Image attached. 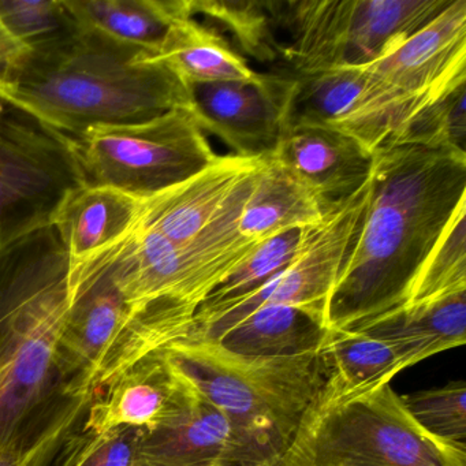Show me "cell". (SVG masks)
<instances>
[{
  "label": "cell",
  "instance_id": "6da1fadb",
  "mask_svg": "<svg viewBox=\"0 0 466 466\" xmlns=\"http://www.w3.org/2000/svg\"><path fill=\"white\" fill-rule=\"evenodd\" d=\"M463 204L466 159L420 147L373 152L370 200L329 296L327 329H359L402 307Z\"/></svg>",
  "mask_w": 466,
  "mask_h": 466
},
{
  "label": "cell",
  "instance_id": "7a4b0ae2",
  "mask_svg": "<svg viewBox=\"0 0 466 466\" xmlns=\"http://www.w3.org/2000/svg\"><path fill=\"white\" fill-rule=\"evenodd\" d=\"M4 95L73 140L190 108L187 84L157 53L86 26L29 53Z\"/></svg>",
  "mask_w": 466,
  "mask_h": 466
},
{
  "label": "cell",
  "instance_id": "3957f363",
  "mask_svg": "<svg viewBox=\"0 0 466 466\" xmlns=\"http://www.w3.org/2000/svg\"><path fill=\"white\" fill-rule=\"evenodd\" d=\"M69 274L53 225L0 249V447L50 424L77 400L65 394L58 373Z\"/></svg>",
  "mask_w": 466,
  "mask_h": 466
},
{
  "label": "cell",
  "instance_id": "277c9868",
  "mask_svg": "<svg viewBox=\"0 0 466 466\" xmlns=\"http://www.w3.org/2000/svg\"><path fill=\"white\" fill-rule=\"evenodd\" d=\"M163 351L269 466L277 465L293 441L326 379L319 350L245 359L217 340L187 332Z\"/></svg>",
  "mask_w": 466,
  "mask_h": 466
},
{
  "label": "cell",
  "instance_id": "5b68a950",
  "mask_svg": "<svg viewBox=\"0 0 466 466\" xmlns=\"http://www.w3.org/2000/svg\"><path fill=\"white\" fill-rule=\"evenodd\" d=\"M275 466H466V450L422 430L391 383L349 398L320 389Z\"/></svg>",
  "mask_w": 466,
  "mask_h": 466
},
{
  "label": "cell",
  "instance_id": "8992f818",
  "mask_svg": "<svg viewBox=\"0 0 466 466\" xmlns=\"http://www.w3.org/2000/svg\"><path fill=\"white\" fill-rule=\"evenodd\" d=\"M114 249L70 269V310L58 349L67 397L92 402L162 345L133 313L116 280Z\"/></svg>",
  "mask_w": 466,
  "mask_h": 466
},
{
  "label": "cell",
  "instance_id": "52a82bcc",
  "mask_svg": "<svg viewBox=\"0 0 466 466\" xmlns=\"http://www.w3.org/2000/svg\"><path fill=\"white\" fill-rule=\"evenodd\" d=\"M451 0H279L282 66L293 73L365 66L430 23Z\"/></svg>",
  "mask_w": 466,
  "mask_h": 466
},
{
  "label": "cell",
  "instance_id": "ba28073f",
  "mask_svg": "<svg viewBox=\"0 0 466 466\" xmlns=\"http://www.w3.org/2000/svg\"><path fill=\"white\" fill-rule=\"evenodd\" d=\"M75 147L86 185L138 200L187 181L218 157L190 108L143 124L100 127L76 138Z\"/></svg>",
  "mask_w": 466,
  "mask_h": 466
},
{
  "label": "cell",
  "instance_id": "9c48e42d",
  "mask_svg": "<svg viewBox=\"0 0 466 466\" xmlns=\"http://www.w3.org/2000/svg\"><path fill=\"white\" fill-rule=\"evenodd\" d=\"M83 187L75 140L0 95V249L53 225Z\"/></svg>",
  "mask_w": 466,
  "mask_h": 466
},
{
  "label": "cell",
  "instance_id": "30bf717a",
  "mask_svg": "<svg viewBox=\"0 0 466 466\" xmlns=\"http://www.w3.org/2000/svg\"><path fill=\"white\" fill-rule=\"evenodd\" d=\"M370 193V177L350 198L329 207L293 263L258 290L196 315L190 332L214 339L253 310L268 305L299 308L326 324L327 304L361 225Z\"/></svg>",
  "mask_w": 466,
  "mask_h": 466
},
{
  "label": "cell",
  "instance_id": "8fae6325",
  "mask_svg": "<svg viewBox=\"0 0 466 466\" xmlns=\"http://www.w3.org/2000/svg\"><path fill=\"white\" fill-rule=\"evenodd\" d=\"M293 76L289 124L329 127L370 154L394 146L409 121L430 103L400 94L361 66Z\"/></svg>",
  "mask_w": 466,
  "mask_h": 466
},
{
  "label": "cell",
  "instance_id": "7c38bea8",
  "mask_svg": "<svg viewBox=\"0 0 466 466\" xmlns=\"http://www.w3.org/2000/svg\"><path fill=\"white\" fill-rule=\"evenodd\" d=\"M190 111L204 133L223 141L233 155L271 157L290 118L294 76L288 67L264 73L256 83L195 84Z\"/></svg>",
  "mask_w": 466,
  "mask_h": 466
},
{
  "label": "cell",
  "instance_id": "4fadbf2b",
  "mask_svg": "<svg viewBox=\"0 0 466 466\" xmlns=\"http://www.w3.org/2000/svg\"><path fill=\"white\" fill-rule=\"evenodd\" d=\"M263 160L218 155L192 178L143 200L135 230L171 245L189 244L249 195Z\"/></svg>",
  "mask_w": 466,
  "mask_h": 466
},
{
  "label": "cell",
  "instance_id": "5bb4252c",
  "mask_svg": "<svg viewBox=\"0 0 466 466\" xmlns=\"http://www.w3.org/2000/svg\"><path fill=\"white\" fill-rule=\"evenodd\" d=\"M361 67L400 94L425 102L466 83V0H451L392 53Z\"/></svg>",
  "mask_w": 466,
  "mask_h": 466
},
{
  "label": "cell",
  "instance_id": "9a60e30c",
  "mask_svg": "<svg viewBox=\"0 0 466 466\" xmlns=\"http://www.w3.org/2000/svg\"><path fill=\"white\" fill-rule=\"evenodd\" d=\"M185 381L187 397L178 413L157 430L143 432L141 465L269 466L226 414Z\"/></svg>",
  "mask_w": 466,
  "mask_h": 466
},
{
  "label": "cell",
  "instance_id": "2e32d148",
  "mask_svg": "<svg viewBox=\"0 0 466 466\" xmlns=\"http://www.w3.org/2000/svg\"><path fill=\"white\" fill-rule=\"evenodd\" d=\"M187 384L165 351L149 354L106 387L89 406L83 428L152 432L176 416Z\"/></svg>",
  "mask_w": 466,
  "mask_h": 466
},
{
  "label": "cell",
  "instance_id": "e0dca14e",
  "mask_svg": "<svg viewBox=\"0 0 466 466\" xmlns=\"http://www.w3.org/2000/svg\"><path fill=\"white\" fill-rule=\"evenodd\" d=\"M271 159L329 206L350 198L372 173L373 154L329 127L288 124Z\"/></svg>",
  "mask_w": 466,
  "mask_h": 466
},
{
  "label": "cell",
  "instance_id": "ac0fdd59",
  "mask_svg": "<svg viewBox=\"0 0 466 466\" xmlns=\"http://www.w3.org/2000/svg\"><path fill=\"white\" fill-rule=\"evenodd\" d=\"M141 208L143 200L111 187L86 185L73 192L53 222L70 269L124 242L137 225Z\"/></svg>",
  "mask_w": 466,
  "mask_h": 466
},
{
  "label": "cell",
  "instance_id": "d6986e66",
  "mask_svg": "<svg viewBox=\"0 0 466 466\" xmlns=\"http://www.w3.org/2000/svg\"><path fill=\"white\" fill-rule=\"evenodd\" d=\"M360 331L389 342L406 368L466 342V291L441 299L405 304L390 310Z\"/></svg>",
  "mask_w": 466,
  "mask_h": 466
},
{
  "label": "cell",
  "instance_id": "ffe728a7",
  "mask_svg": "<svg viewBox=\"0 0 466 466\" xmlns=\"http://www.w3.org/2000/svg\"><path fill=\"white\" fill-rule=\"evenodd\" d=\"M329 207L282 165L264 157L242 207L239 231L248 238L264 241L285 231L319 225Z\"/></svg>",
  "mask_w": 466,
  "mask_h": 466
},
{
  "label": "cell",
  "instance_id": "44dd1931",
  "mask_svg": "<svg viewBox=\"0 0 466 466\" xmlns=\"http://www.w3.org/2000/svg\"><path fill=\"white\" fill-rule=\"evenodd\" d=\"M157 56L187 86L256 83L264 75L249 66L226 35L215 26L198 23L193 15L179 18L173 24Z\"/></svg>",
  "mask_w": 466,
  "mask_h": 466
},
{
  "label": "cell",
  "instance_id": "7402d4cb",
  "mask_svg": "<svg viewBox=\"0 0 466 466\" xmlns=\"http://www.w3.org/2000/svg\"><path fill=\"white\" fill-rule=\"evenodd\" d=\"M319 354L326 375L321 391L334 398L353 397L391 383L406 370L394 346L360 329H327Z\"/></svg>",
  "mask_w": 466,
  "mask_h": 466
},
{
  "label": "cell",
  "instance_id": "603a6c76",
  "mask_svg": "<svg viewBox=\"0 0 466 466\" xmlns=\"http://www.w3.org/2000/svg\"><path fill=\"white\" fill-rule=\"evenodd\" d=\"M327 329L323 321L299 308L268 305L253 310L214 340L245 359H274L318 351Z\"/></svg>",
  "mask_w": 466,
  "mask_h": 466
},
{
  "label": "cell",
  "instance_id": "cb8c5ba5",
  "mask_svg": "<svg viewBox=\"0 0 466 466\" xmlns=\"http://www.w3.org/2000/svg\"><path fill=\"white\" fill-rule=\"evenodd\" d=\"M81 25L159 53L173 24L193 15L190 0H67Z\"/></svg>",
  "mask_w": 466,
  "mask_h": 466
},
{
  "label": "cell",
  "instance_id": "d4e9b609",
  "mask_svg": "<svg viewBox=\"0 0 466 466\" xmlns=\"http://www.w3.org/2000/svg\"><path fill=\"white\" fill-rule=\"evenodd\" d=\"M190 5L193 17L204 15L218 31L230 35L228 40L241 56L282 65L279 0H190Z\"/></svg>",
  "mask_w": 466,
  "mask_h": 466
},
{
  "label": "cell",
  "instance_id": "484cf974",
  "mask_svg": "<svg viewBox=\"0 0 466 466\" xmlns=\"http://www.w3.org/2000/svg\"><path fill=\"white\" fill-rule=\"evenodd\" d=\"M318 226V225H316ZM313 228H294L264 239L247 260L237 267L203 302L196 315L211 312L234 299H241L268 282L278 272L293 263L307 244Z\"/></svg>",
  "mask_w": 466,
  "mask_h": 466
},
{
  "label": "cell",
  "instance_id": "4316f807",
  "mask_svg": "<svg viewBox=\"0 0 466 466\" xmlns=\"http://www.w3.org/2000/svg\"><path fill=\"white\" fill-rule=\"evenodd\" d=\"M466 204L457 209L422 263L405 304L466 291ZM403 304V305H405Z\"/></svg>",
  "mask_w": 466,
  "mask_h": 466
},
{
  "label": "cell",
  "instance_id": "83f0119b",
  "mask_svg": "<svg viewBox=\"0 0 466 466\" xmlns=\"http://www.w3.org/2000/svg\"><path fill=\"white\" fill-rule=\"evenodd\" d=\"M402 146L466 159V83L424 106L392 147Z\"/></svg>",
  "mask_w": 466,
  "mask_h": 466
},
{
  "label": "cell",
  "instance_id": "f1b7e54d",
  "mask_svg": "<svg viewBox=\"0 0 466 466\" xmlns=\"http://www.w3.org/2000/svg\"><path fill=\"white\" fill-rule=\"evenodd\" d=\"M0 21L29 53L59 45L84 28L67 0H0Z\"/></svg>",
  "mask_w": 466,
  "mask_h": 466
},
{
  "label": "cell",
  "instance_id": "f546056e",
  "mask_svg": "<svg viewBox=\"0 0 466 466\" xmlns=\"http://www.w3.org/2000/svg\"><path fill=\"white\" fill-rule=\"evenodd\" d=\"M414 421L452 446L466 450V383L450 381L436 389L400 395Z\"/></svg>",
  "mask_w": 466,
  "mask_h": 466
},
{
  "label": "cell",
  "instance_id": "4dcf8cb0",
  "mask_svg": "<svg viewBox=\"0 0 466 466\" xmlns=\"http://www.w3.org/2000/svg\"><path fill=\"white\" fill-rule=\"evenodd\" d=\"M143 431L116 428L72 433L54 461V466H143L140 444Z\"/></svg>",
  "mask_w": 466,
  "mask_h": 466
},
{
  "label": "cell",
  "instance_id": "1f68e13d",
  "mask_svg": "<svg viewBox=\"0 0 466 466\" xmlns=\"http://www.w3.org/2000/svg\"><path fill=\"white\" fill-rule=\"evenodd\" d=\"M91 402L76 400L56 420L0 447V466H50L69 436L83 424Z\"/></svg>",
  "mask_w": 466,
  "mask_h": 466
},
{
  "label": "cell",
  "instance_id": "d6a6232c",
  "mask_svg": "<svg viewBox=\"0 0 466 466\" xmlns=\"http://www.w3.org/2000/svg\"><path fill=\"white\" fill-rule=\"evenodd\" d=\"M28 56V48L13 37L0 21V95L10 88Z\"/></svg>",
  "mask_w": 466,
  "mask_h": 466
}]
</instances>
